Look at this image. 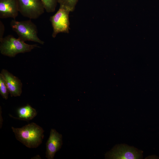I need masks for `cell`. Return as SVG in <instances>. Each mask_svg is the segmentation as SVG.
Here are the masks:
<instances>
[{"label":"cell","mask_w":159,"mask_h":159,"mask_svg":"<svg viewBox=\"0 0 159 159\" xmlns=\"http://www.w3.org/2000/svg\"><path fill=\"white\" fill-rule=\"evenodd\" d=\"M16 139L29 148H36L42 143L44 130L35 123L32 122L21 128L11 127Z\"/></svg>","instance_id":"cell-1"},{"label":"cell","mask_w":159,"mask_h":159,"mask_svg":"<svg viewBox=\"0 0 159 159\" xmlns=\"http://www.w3.org/2000/svg\"><path fill=\"white\" fill-rule=\"evenodd\" d=\"M0 42L1 54L10 57H14L19 53L30 52L34 48L39 47L36 44H27L10 35L4 37Z\"/></svg>","instance_id":"cell-2"},{"label":"cell","mask_w":159,"mask_h":159,"mask_svg":"<svg viewBox=\"0 0 159 159\" xmlns=\"http://www.w3.org/2000/svg\"><path fill=\"white\" fill-rule=\"evenodd\" d=\"M10 26L18 35V38L25 42L31 41L44 44V41L38 37V29L36 24L31 20L19 21L15 19L10 22Z\"/></svg>","instance_id":"cell-3"},{"label":"cell","mask_w":159,"mask_h":159,"mask_svg":"<svg viewBox=\"0 0 159 159\" xmlns=\"http://www.w3.org/2000/svg\"><path fill=\"white\" fill-rule=\"evenodd\" d=\"M70 12L66 8L60 6L57 12L50 17V20L53 29L52 34L53 38L55 37L60 33H69L70 29L69 14Z\"/></svg>","instance_id":"cell-4"},{"label":"cell","mask_w":159,"mask_h":159,"mask_svg":"<svg viewBox=\"0 0 159 159\" xmlns=\"http://www.w3.org/2000/svg\"><path fill=\"white\" fill-rule=\"evenodd\" d=\"M143 151L126 144L115 146L105 155L106 159H137L143 158Z\"/></svg>","instance_id":"cell-5"},{"label":"cell","mask_w":159,"mask_h":159,"mask_svg":"<svg viewBox=\"0 0 159 159\" xmlns=\"http://www.w3.org/2000/svg\"><path fill=\"white\" fill-rule=\"evenodd\" d=\"M19 11L23 16L30 19L38 18L44 12L40 0H18Z\"/></svg>","instance_id":"cell-6"},{"label":"cell","mask_w":159,"mask_h":159,"mask_svg":"<svg viewBox=\"0 0 159 159\" xmlns=\"http://www.w3.org/2000/svg\"><path fill=\"white\" fill-rule=\"evenodd\" d=\"M62 145V135L54 129H51L49 137L46 143V157L48 159L54 158L56 153Z\"/></svg>","instance_id":"cell-7"},{"label":"cell","mask_w":159,"mask_h":159,"mask_svg":"<svg viewBox=\"0 0 159 159\" xmlns=\"http://www.w3.org/2000/svg\"><path fill=\"white\" fill-rule=\"evenodd\" d=\"M1 73L5 80L11 96H20L22 85L20 80L4 69L2 70Z\"/></svg>","instance_id":"cell-8"},{"label":"cell","mask_w":159,"mask_h":159,"mask_svg":"<svg viewBox=\"0 0 159 159\" xmlns=\"http://www.w3.org/2000/svg\"><path fill=\"white\" fill-rule=\"evenodd\" d=\"M19 11L18 0H0V18L15 19Z\"/></svg>","instance_id":"cell-9"},{"label":"cell","mask_w":159,"mask_h":159,"mask_svg":"<svg viewBox=\"0 0 159 159\" xmlns=\"http://www.w3.org/2000/svg\"><path fill=\"white\" fill-rule=\"evenodd\" d=\"M18 117H14L19 120L28 121L32 120L37 115L36 110L30 105L27 104L26 106L19 108L17 110Z\"/></svg>","instance_id":"cell-10"},{"label":"cell","mask_w":159,"mask_h":159,"mask_svg":"<svg viewBox=\"0 0 159 159\" xmlns=\"http://www.w3.org/2000/svg\"><path fill=\"white\" fill-rule=\"evenodd\" d=\"M40 0L47 12L51 13L55 11L58 3L57 0Z\"/></svg>","instance_id":"cell-11"},{"label":"cell","mask_w":159,"mask_h":159,"mask_svg":"<svg viewBox=\"0 0 159 159\" xmlns=\"http://www.w3.org/2000/svg\"><path fill=\"white\" fill-rule=\"evenodd\" d=\"M57 1L60 6L66 8L71 12L74 10L78 0H57Z\"/></svg>","instance_id":"cell-12"},{"label":"cell","mask_w":159,"mask_h":159,"mask_svg":"<svg viewBox=\"0 0 159 159\" xmlns=\"http://www.w3.org/2000/svg\"><path fill=\"white\" fill-rule=\"evenodd\" d=\"M9 92L5 80L2 74H0V94L3 98L7 100Z\"/></svg>","instance_id":"cell-13"},{"label":"cell","mask_w":159,"mask_h":159,"mask_svg":"<svg viewBox=\"0 0 159 159\" xmlns=\"http://www.w3.org/2000/svg\"><path fill=\"white\" fill-rule=\"evenodd\" d=\"M4 26L1 21H0V41L4 38L3 36L4 32Z\"/></svg>","instance_id":"cell-14"}]
</instances>
